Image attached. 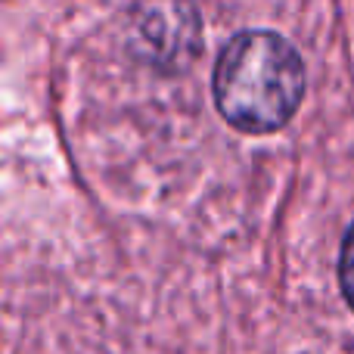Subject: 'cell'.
Wrapping results in <instances>:
<instances>
[{
	"label": "cell",
	"instance_id": "1",
	"mask_svg": "<svg viewBox=\"0 0 354 354\" xmlns=\"http://www.w3.org/2000/svg\"><path fill=\"white\" fill-rule=\"evenodd\" d=\"M305 91V68L292 44L274 31H243L214 68V100L233 128L268 134L292 118Z\"/></svg>",
	"mask_w": 354,
	"mask_h": 354
},
{
	"label": "cell",
	"instance_id": "2",
	"mask_svg": "<svg viewBox=\"0 0 354 354\" xmlns=\"http://www.w3.org/2000/svg\"><path fill=\"white\" fill-rule=\"evenodd\" d=\"M339 277H342V289H345V299L351 301L354 308V224L348 230L342 243V261H339Z\"/></svg>",
	"mask_w": 354,
	"mask_h": 354
}]
</instances>
